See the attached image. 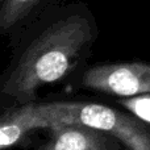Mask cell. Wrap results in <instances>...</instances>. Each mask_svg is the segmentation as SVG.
Segmentation results:
<instances>
[{
	"mask_svg": "<svg viewBox=\"0 0 150 150\" xmlns=\"http://www.w3.org/2000/svg\"><path fill=\"white\" fill-rule=\"evenodd\" d=\"M54 1L57 0H3L0 3V37L13 38Z\"/></svg>",
	"mask_w": 150,
	"mask_h": 150,
	"instance_id": "cell-5",
	"label": "cell"
},
{
	"mask_svg": "<svg viewBox=\"0 0 150 150\" xmlns=\"http://www.w3.org/2000/svg\"><path fill=\"white\" fill-rule=\"evenodd\" d=\"M37 150H120L113 136L78 124H55Z\"/></svg>",
	"mask_w": 150,
	"mask_h": 150,
	"instance_id": "cell-4",
	"label": "cell"
},
{
	"mask_svg": "<svg viewBox=\"0 0 150 150\" xmlns=\"http://www.w3.org/2000/svg\"><path fill=\"white\" fill-rule=\"evenodd\" d=\"M29 132L16 108L0 112V150L13 146Z\"/></svg>",
	"mask_w": 150,
	"mask_h": 150,
	"instance_id": "cell-6",
	"label": "cell"
},
{
	"mask_svg": "<svg viewBox=\"0 0 150 150\" xmlns=\"http://www.w3.org/2000/svg\"><path fill=\"white\" fill-rule=\"evenodd\" d=\"M16 109L30 132L55 124H78L113 136L128 150H150V130L145 122L103 104L36 101Z\"/></svg>",
	"mask_w": 150,
	"mask_h": 150,
	"instance_id": "cell-2",
	"label": "cell"
},
{
	"mask_svg": "<svg viewBox=\"0 0 150 150\" xmlns=\"http://www.w3.org/2000/svg\"><path fill=\"white\" fill-rule=\"evenodd\" d=\"M119 103L138 120L150 124V93L138 95L134 98H125L119 100Z\"/></svg>",
	"mask_w": 150,
	"mask_h": 150,
	"instance_id": "cell-7",
	"label": "cell"
},
{
	"mask_svg": "<svg viewBox=\"0 0 150 150\" xmlns=\"http://www.w3.org/2000/svg\"><path fill=\"white\" fill-rule=\"evenodd\" d=\"M96 24L80 3L54 1L9 40L11 58L0 73V112L37 101L45 86L73 75L90 54Z\"/></svg>",
	"mask_w": 150,
	"mask_h": 150,
	"instance_id": "cell-1",
	"label": "cell"
},
{
	"mask_svg": "<svg viewBox=\"0 0 150 150\" xmlns=\"http://www.w3.org/2000/svg\"><path fill=\"white\" fill-rule=\"evenodd\" d=\"M79 86L121 98L145 95L150 93V65L120 62L91 66L82 71Z\"/></svg>",
	"mask_w": 150,
	"mask_h": 150,
	"instance_id": "cell-3",
	"label": "cell"
},
{
	"mask_svg": "<svg viewBox=\"0 0 150 150\" xmlns=\"http://www.w3.org/2000/svg\"><path fill=\"white\" fill-rule=\"evenodd\" d=\"M1 1H3V0H0V3H1Z\"/></svg>",
	"mask_w": 150,
	"mask_h": 150,
	"instance_id": "cell-8",
	"label": "cell"
}]
</instances>
